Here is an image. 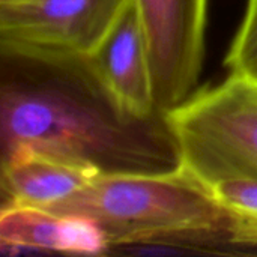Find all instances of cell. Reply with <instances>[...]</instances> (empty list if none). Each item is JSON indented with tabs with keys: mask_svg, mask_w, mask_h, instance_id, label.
<instances>
[{
	"mask_svg": "<svg viewBox=\"0 0 257 257\" xmlns=\"http://www.w3.org/2000/svg\"><path fill=\"white\" fill-rule=\"evenodd\" d=\"M229 218V241L257 245V181L229 179L211 187Z\"/></svg>",
	"mask_w": 257,
	"mask_h": 257,
	"instance_id": "cell-9",
	"label": "cell"
},
{
	"mask_svg": "<svg viewBox=\"0 0 257 257\" xmlns=\"http://www.w3.org/2000/svg\"><path fill=\"white\" fill-rule=\"evenodd\" d=\"M224 65L230 74L257 83V0H248L244 21L233 38Z\"/></svg>",
	"mask_w": 257,
	"mask_h": 257,
	"instance_id": "cell-10",
	"label": "cell"
},
{
	"mask_svg": "<svg viewBox=\"0 0 257 257\" xmlns=\"http://www.w3.org/2000/svg\"><path fill=\"white\" fill-rule=\"evenodd\" d=\"M114 111L133 122L158 114L146 36L134 0L83 63Z\"/></svg>",
	"mask_w": 257,
	"mask_h": 257,
	"instance_id": "cell-6",
	"label": "cell"
},
{
	"mask_svg": "<svg viewBox=\"0 0 257 257\" xmlns=\"http://www.w3.org/2000/svg\"><path fill=\"white\" fill-rule=\"evenodd\" d=\"M29 0H0V6H11V5H20Z\"/></svg>",
	"mask_w": 257,
	"mask_h": 257,
	"instance_id": "cell-11",
	"label": "cell"
},
{
	"mask_svg": "<svg viewBox=\"0 0 257 257\" xmlns=\"http://www.w3.org/2000/svg\"><path fill=\"white\" fill-rule=\"evenodd\" d=\"M148 42L158 114L185 102L197 86L208 0H134Z\"/></svg>",
	"mask_w": 257,
	"mask_h": 257,
	"instance_id": "cell-5",
	"label": "cell"
},
{
	"mask_svg": "<svg viewBox=\"0 0 257 257\" xmlns=\"http://www.w3.org/2000/svg\"><path fill=\"white\" fill-rule=\"evenodd\" d=\"M128 0H29L0 6L5 57L45 66L83 65Z\"/></svg>",
	"mask_w": 257,
	"mask_h": 257,
	"instance_id": "cell-3",
	"label": "cell"
},
{
	"mask_svg": "<svg viewBox=\"0 0 257 257\" xmlns=\"http://www.w3.org/2000/svg\"><path fill=\"white\" fill-rule=\"evenodd\" d=\"M163 119L178 164L208 188L229 179L257 181L256 81L230 74Z\"/></svg>",
	"mask_w": 257,
	"mask_h": 257,
	"instance_id": "cell-2",
	"label": "cell"
},
{
	"mask_svg": "<svg viewBox=\"0 0 257 257\" xmlns=\"http://www.w3.org/2000/svg\"><path fill=\"white\" fill-rule=\"evenodd\" d=\"M3 151L33 145L96 164L105 172L102 157L119 128L104 123L96 114L56 90H8L2 95Z\"/></svg>",
	"mask_w": 257,
	"mask_h": 257,
	"instance_id": "cell-4",
	"label": "cell"
},
{
	"mask_svg": "<svg viewBox=\"0 0 257 257\" xmlns=\"http://www.w3.org/2000/svg\"><path fill=\"white\" fill-rule=\"evenodd\" d=\"M0 242L11 250H47L84 256H98L110 248L102 230L92 220L32 206L2 208Z\"/></svg>",
	"mask_w": 257,
	"mask_h": 257,
	"instance_id": "cell-8",
	"label": "cell"
},
{
	"mask_svg": "<svg viewBox=\"0 0 257 257\" xmlns=\"http://www.w3.org/2000/svg\"><path fill=\"white\" fill-rule=\"evenodd\" d=\"M92 220L110 247L229 235V218L182 166L166 172H108L47 208Z\"/></svg>",
	"mask_w": 257,
	"mask_h": 257,
	"instance_id": "cell-1",
	"label": "cell"
},
{
	"mask_svg": "<svg viewBox=\"0 0 257 257\" xmlns=\"http://www.w3.org/2000/svg\"><path fill=\"white\" fill-rule=\"evenodd\" d=\"M104 173L96 164L33 145L3 151V206L51 208Z\"/></svg>",
	"mask_w": 257,
	"mask_h": 257,
	"instance_id": "cell-7",
	"label": "cell"
}]
</instances>
